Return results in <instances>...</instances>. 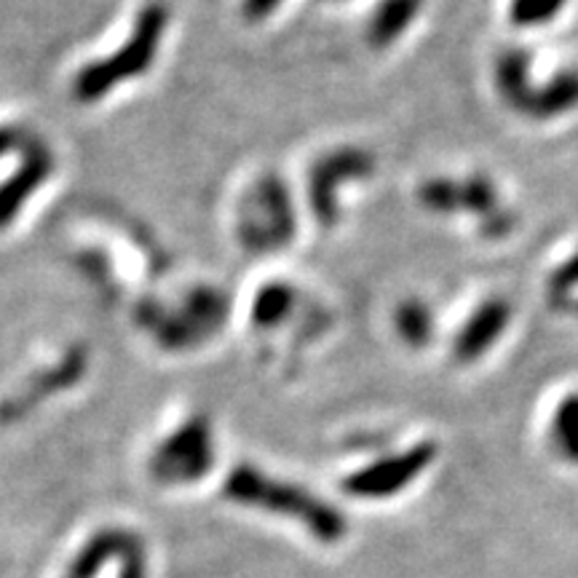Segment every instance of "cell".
Masks as SVG:
<instances>
[{
  "instance_id": "cell-2",
  "label": "cell",
  "mask_w": 578,
  "mask_h": 578,
  "mask_svg": "<svg viewBox=\"0 0 578 578\" xmlns=\"http://www.w3.org/2000/svg\"><path fill=\"white\" fill-rule=\"evenodd\" d=\"M415 198L434 217H474L485 239H509L517 230V211L504 204L496 179L482 172L429 177L417 185Z\"/></svg>"
},
{
  "instance_id": "cell-21",
  "label": "cell",
  "mask_w": 578,
  "mask_h": 578,
  "mask_svg": "<svg viewBox=\"0 0 578 578\" xmlns=\"http://www.w3.org/2000/svg\"><path fill=\"white\" fill-rule=\"evenodd\" d=\"M32 134L24 132V128H17V126H0V156H6V153L11 151H24L32 143Z\"/></svg>"
},
{
  "instance_id": "cell-7",
  "label": "cell",
  "mask_w": 578,
  "mask_h": 578,
  "mask_svg": "<svg viewBox=\"0 0 578 578\" xmlns=\"http://www.w3.org/2000/svg\"><path fill=\"white\" fill-rule=\"evenodd\" d=\"M143 324L153 327L166 349H190L204 340L217 336L228 319V298L217 287H196L190 289L185 306L179 313L166 317L161 306L151 303L140 313Z\"/></svg>"
},
{
  "instance_id": "cell-3",
  "label": "cell",
  "mask_w": 578,
  "mask_h": 578,
  "mask_svg": "<svg viewBox=\"0 0 578 578\" xmlns=\"http://www.w3.org/2000/svg\"><path fill=\"white\" fill-rule=\"evenodd\" d=\"M166 19H169V14H166L164 3H147L145 9L140 11L134 32L128 35L124 47L107 56V60H96L75 75V96H79L81 102H96L105 94H111L118 83L140 79V75L147 73L158 54L161 38H164L166 30Z\"/></svg>"
},
{
  "instance_id": "cell-5",
  "label": "cell",
  "mask_w": 578,
  "mask_h": 578,
  "mask_svg": "<svg viewBox=\"0 0 578 578\" xmlns=\"http://www.w3.org/2000/svg\"><path fill=\"white\" fill-rule=\"evenodd\" d=\"M225 496L230 500L249 506H262V509L289 514L298 517L317 533L319 538H336L343 530V523L336 512L321 500L311 498L306 491L295 485H285V482L268 479L260 468L252 466H236L225 479Z\"/></svg>"
},
{
  "instance_id": "cell-1",
  "label": "cell",
  "mask_w": 578,
  "mask_h": 578,
  "mask_svg": "<svg viewBox=\"0 0 578 578\" xmlns=\"http://www.w3.org/2000/svg\"><path fill=\"white\" fill-rule=\"evenodd\" d=\"M493 89L506 111L536 124L578 113V68H562L538 79L533 75V54L523 47H509L496 56Z\"/></svg>"
},
{
  "instance_id": "cell-14",
  "label": "cell",
  "mask_w": 578,
  "mask_h": 578,
  "mask_svg": "<svg viewBox=\"0 0 578 578\" xmlns=\"http://www.w3.org/2000/svg\"><path fill=\"white\" fill-rule=\"evenodd\" d=\"M295 306H298V289L287 281H268L255 292L249 319L257 330H276L292 317Z\"/></svg>"
},
{
  "instance_id": "cell-23",
  "label": "cell",
  "mask_w": 578,
  "mask_h": 578,
  "mask_svg": "<svg viewBox=\"0 0 578 578\" xmlns=\"http://www.w3.org/2000/svg\"><path fill=\"white\" fill-rule=\"evenodd\" d=\"M330 3H340V0H330Z\"/></svg>"
},
{
  "instance_id": "cell-11",
  "label": "cell",
  "mask_w": 578,
  "mask_h": 578,
  "mask_svg": "<svg viewBox=\"0 0 578 578\" xmlns=\"http://www.w3.org/2000/svg\"><path fill=\"white\" fill-rule=\"evenodd\" d=\"M51 169H54V158H51L49 147L41 140H32L17 175L0 185V228L17 220L19 209L30 202L32 193L47 183Z\"/></svg>"
},
{
  "instance_id": "cell-12",
  "label": "cell",
  "mask_w": 578,
  "mask_h": 578,
  "mask_svg": "<svg viewBox=\"0 0 578 578\" xmlns=\"http://www.w3.org/2000/svg\"><path fill=\"white\" fill-rule=\"evenodd\" d=\"M421 11L423 0H378L364 28V38L372 49H391L415 28Z\"/></svg>"
},
{
  "instance_id": "cell-20",
  "label": "cell",
  "mask_w": 578,
  "mask_h": 578,
  "mask_svg": "<svg viewBox=\"0 0 578 578\" xmlns=\"http://www.w3.org/2000/svg\"><path fill=\"white\" fill-rule=\"evenodd\" d=\"M121 574L118 578H145V546L134 533H128L124 549L118 555Z\"/></svg>"
},
{
  "instance_id": "cell-17",
  "label": "cell",
  "mask_w": 578,
  "mask_h": 578,
  "mask_svg": "<svg viewBox=\"0 0 578 578\" xmlns=\"http://www.w3.org/2000/svg\"><path fill=\"white\" fill-rule=\"evenodd\" d=\"M126 530H102L96 533L92 541L86 544V549L75 557V562L70 565L68 578H94L102 570L111 557H118L121 549L126 544Z\"/></svg>"
},
{
  "instance_id": "cell-16",
  "label": "cell",
  "mask_w": 578,
  "mask_h": 578,
  "mask_svg": "<svg viewBox=\"0 0 578 578\" xmlns=\"http://www.w3.org/2000/svg\"><path fill=\"white\" fill-rule=\"evenodd\" d=\"M544 295L551 311L578 317V249L565 257L560 266L551 268V273L546 276Z\"/></svg>"
},
{
  "instance_id": "cell-15",
  "label": "cell",
  "mask_w": 578,
  "mask_h": 578,
  "mask_svg": "<svg viewBox=\"0 0 578 578\" xmlns=\"http://www.w3.org/2000/svg\"><path fill=\"white\" fill-rule=\"evenodd\" d=\"M81 375H83V351L73 349L68 353V359L60 362V368L51 370V372H43V375H38L35 381H32L30 394L24 396V400L6 404L3 417H6V421H11V417H19L24 413V410H28V404L41 400V396L54 394V391H60V389H68V385L79 381Z\"/></svg>"
},
{
  "instance_id": "cell-22",
  "label": "cell",
  "mask_w": 578,
  "mask_h": 578,
  "mask_svg": "<svg viewBox=\"0 0 578 578\" xmlns=\"http://www.w3.org/2000/svg\"><path fill=\"white\" fill-rule=\"evenodd\" d=\"M285 0H244L241 3V14L247 22H262L273 14Z\"/></svg>"
},
{
  "instance_id": "cell-6",
  "label": "cell",
  "mask_w": 578,
  "mask_h": 578,
  "mask_svg": "<svg viewBox=\"0 0 578 578\" xmlns=\"http://www.w3.org/2000/svg\"><path fill=\"white\" fill-rule=\"evenodd\" d=\"M378 172V156L370 147L340 145L321 153L308 169V207L313 220L336 228L343 217V190L368 183Z\"/></svg>"
},
{
  "instance_id": "cell-8",
  "label": "cell",
  "mask_w": 578,
  "mask_h": 578,
  "mask_svg": "<svg viewBox=\"0 0 578 578\" xmlns=\"http://www.w3.org/2000/svg\"><path fill=\"white\" fill-rule=\"evenodd\" d=\"M215 464V445L207 417H190L175 434L161 442L151 458V474L166 485L177 482H196L207 477Z\"/></svg>"
},
{
  "instance_id": "cell-18",
  "label": "cell",
  "mask_w": 578,
  "mask_h": 578,
  "mask_svg": "<svg viewBox=\"0 0 578 578\" xmlns=\"http://www.w3.org/2000/svg\"><path fill=\"white\" fill-rule=\"evenodd\" d=\"M549 436L565 461L578 464V391H570L557 402L549 421Z\"/></svg>"
},
{
  "instance_id": "cell-9",
  "label": "cell",
  "mask_w": 578,
  "mask_h": 578,
  "mask_svg": "<svg viewBox=\"0 0 578 578\" xmlns=\"http://www.w3.org/2000/svg\"><path fill=\"white\" fill-rule=\"evenodd\" d=\"M514 319V308L506 298L493 295L485 298L464 319L453 338V359L458 364H474L482 357H487L509 332Z\"/></svg>"
},
{
  "instance_id": "cell-19",
  "label": "cell",
  "mask_w": 578,
  "mask_h": 578,
  "mask_svg": "<svg viewBox=\"0 0 578 578\" xmlns=\"http://www.w3.org/2000/svg\"><path fill=\"white\" fill-rule=\"evenodd\" d=\"M570 0H509V24L517 30H544L565 14Z\"/></svg>"
},
{
  "instance_id": "cell-13",
  "label": "cell",
  "mask_w": 578,
  "mask_h": 578,
  "mask_svg": "<svg viewBox=\"0 0 578 578\" xmlns=\"http://www.w3.org/2000/svg\"><path fill=\"white\" fill-rule=\"evenodd\" d=\"M394 332L410 351H423L436 338L434 306L423 298H404L394 308Z\"/></svg>"
},
{
  "instance_id": "cell-4",
  "label": "cell",
  "mask_w": 578,
  "mask_h": 578,
  "mask_svg": "<svg viewBox=\"0 0 578 578\" xmlns=\"http://www.w3.org/2000/svg\"><path fill=\"white\" fill-rule=\"evenodd\" d=\"M298 234V211H295L292 190L279 175H262L244 196L239 207L241 247L252 255H271L292 244Z\"/></svg>"
},
{
  "instance_id": "cell-10",
  "label": "cell",
  "mask_w": 578,
  "mask_h": 578,
  "mask_svg": "<svg viewBox=\"0 0 578 578\" xmlns=\"http://www.w3.org/2000/svg\"><path fill=\"white\" fill-rule=\"evenodd\" d=\"M434 455H436V447L429 445V442H423V445L404 450V453L389 455V458H381L372 466L362 468V472H357L349 482H345V487H349L353 496H368V498L391 496V493L402 491L404 485H410L423 468L432 464Z\"/></svg>"
}]
</instances>
